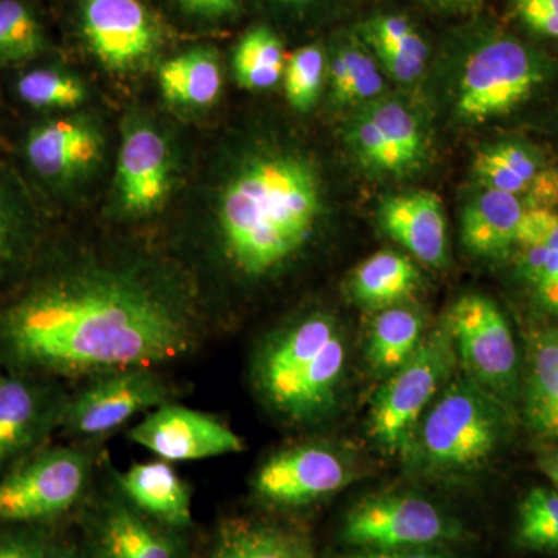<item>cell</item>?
<instances>
[{
  "mask_svg": "<svg viewBox=\"0 0 558 558\" xmlns=\"http://www.w3.org/2000/svg\"><path fill=\"white\" fill-rule=\"evenodd\" d=\"M207 323L199 278L171 256L49 244L0 296V371L65 385L161 369L202 347Z\"/></svg>",
  "mask_w": 558,
  "mask_h": 558,
  "instance_id": "6da1fadb",
  "label": "cell"
},
{
  "mask_svg": "<svg viewBox=\"0 0 558 558\" xmlns=\"http://www.w3.org/2000/svg\"><path fill=\"white\" fill-rule=\"evenodd\" d=\"M208 196L202 253L208 270L260 282L299 258L317 233L323 189L310 157L258 146L230 165Z\"/></svg>",
  "mask_w": 558,
  "mask_h": 558,
  "instance_id": "7a4b0ae2",
  "label": "cell"
},
{
  "mask_svg": "<svg viewBox=\"0 0 558 558\" xmlns=\"http://www.w3.org/2000/svg\"><path fill=\"white\" fill-rule=\"evenodd\" d=\"M347 339L328 312H311L260 341L250 377L266 409L295 427L328 418L339 405Z\"/></svg>",
  "mask_w": 558,
  "mask_h": 558,
  "instance_id": "3957f363",
  "label": "cell"
},
{
  "mask_svg": "<svg viewBox=\"0 0 558 558\" xmlns=\"http://www.w3.org/2000/svg\"><path fill=\"white\" fill-rule=\"evenodd\" d=\"M506 410L501 400L465 374L451 377L418 422L407 453L433 475L473 472L505 439Z\"/></svg>",
  "mask_w": 558,
  "mask_h": 558,
  "instance_id": "277c9868",
  "label": "cell"
},
{
  "mask_svg": "<svg viewBox=\"0 0 558 558\" xmlns=\"http://www.w3.org/2000/svg\"><path fill=\"white\" fill-rule=\"evenodd\" d=\"M553 73L543 51L501 31L480 33L459 75L457 110L469 123L508 116L527 101Z\"/></svg>",
  "mask_w": 558,
  "mask_h": 558,
  "instance_id": "5b68a950",
  "label": "cell"
},
{
  "mask_svg": "<svg viewBox=\"0 0 558 558\" xmlns=\"http://www.w3.org/2000/svg\"><path fill=\"white\" fill-rule=\"evenodd\" d=\"M94 475L90 451L47 444L0 475V526H50L83 505Z\"/></svg>",
  "mask_w": 558,
  "mask_h": 558,
  "instance_id": "8992f818",
  "label": "cell"
},
{
  "mask_svg": "<svg viewBox=\"0 0 558 558\" xmlns=\"http://www.w3.org/2000/svg\"><path fill=\"white\" fill-rule=\"evenodd\" d=\"M458 366L446 325L424 337L413 357L388 376L374 396L369 436L388 453H407L418 422Z\"/></svg>",
  "mask_w": 558,
  "mask_h": 558,
  "instance_id": "52a82bcc",
  "label": "cell"
},
{
  "mask_svg": "<svg viewBox=\"0 0 558 558\" xmlns=\"http://www.w3.org/2000/svg\"><path fill=\"white\" fill-rule=\"evenodd\" d=\"M464 535L462 524L438 505L402 494L362 499L341 526V539L365 550L439 548Z\"/></svg>",
  "mask_w": 558,
  "mask_h": 558,
  "instance_id": "ba28073f",
  "label": "cell"
},
{
  "mask_svg": "<svg viewBox=\"0 0 558 558\" xmlns=\"http://www.w3.org/2000/svg\"><path fill=\"white\" fill-rule=\"evenodd\" d=\"M174 402V388L160 369L113 371L80 384L69 392L61 432L78 440H97L138 414Z\"/></svg>",
  "mask_w": 558,
  "mask_h": 558,
  "instance_id": "9c48e42d",
  "label": "cell"
},
{
  "mask_svg": "<svg viewBox=\"0 0 558 558\" xmlns=\"http://www.w3.org/2000/svg\"><path fill=\"white\" fill-rule=\"evenodd\" d=\"M458 362L475 380L506 407L519 391V352L505 314L478 293L461 296L447 314Z\"/></svg>",
  "mask_w": 558,
  "mask_h": 558,
  "instance_id": "30bf717a",
  "label": "cell"
},
{
  "mask_svg": "<svg viewBox=\"0 0 558 558\" xmlns=\"http://www.w3.org/2000/svg\"><path fill=\"white\" fill-rule=\"evenodd\" d=\"M175 156L170 140L146 120L128 124L117 159L112 215L140 220L160 213L175 180Z\"/></svg>",
  "mask_w": 558,
  "mask_h": 558,
  "instance_id": "8fae6325",
  "label": "cell"
},
{
  "mask_svg": "<svg viewBox=\"0 0 558 558\" xmlns=\"http://www.w3.org/2000/svg\"><path fill=\"white\" fill-rule=\"evenodd\" d=\"M354 478L341 451L326 444H296L275 451L259 465L252 490L274 508L299 509L332 497Z\"/></svg>",
  "mask_w": 558,
  "mask_h": 558,
  "instance_id": "7c38bea8",
  "label": "cell"
},
{
  "mask_svg": "<svg viewBox=\"0 0 558 558\" xmlns=\"http://www.w3.org/2000/svg\"><path fill=\"white\" fill-rule=\"evenodd\" d=\"M69 392L61 381L0 373V475L50 444Z\"/></svg>",
  "mask_w": 558,
  "mask_h": 558,
  "instance_id": "4fadbf2b",
  "label": "cell"
},
{
  "mask_svg": "<svg viewBox=\"0 0 558 558\" xmlns=\"http://www.w3.org/2000/svg\"><path fill=\"white\" fill-rule=\"evenodd\" d=\"M81 25L95 57L120 75L145 68L163 43L159 21L140 0H81Z\"/></svg>",
  "mask_w": 558,
  "mask_h": 558,
  "instance_id": "5bb4252c",
  "label": "cell"
},
{
  "mask_svg": "<svg viewBox=\"0 0 558 558\" xmlns=\"http://www.w3.org/2000/svg\"><path fill=\"white\" fill-rule=\"evenodd\" d=\"M175 532L134 508L112 481L87 508L84 549L87 558H182Z\"/></svg>",
  "mask_w": 558,
  "mask_h": 558,
  "instance_id": "9a60e30c",
  "label": "cell"
},
{
  "mask_svg": "<svg viewBox=\"0 0 558 558\" xmlns=\"http://www.w3.org/2000/svg\"><path fill=\"white\" fill-rule=\"evenodd\" d=\"M128 438L161 461L190 462L245 450L244 439L226 422L199 410L170 402L149 411Z\"/></svg>",
  "mask_w": 558,
  "mask_h": 558,
  "instance_id": "2e32d148",
  "label": "cell"
},
{
  "mask_svg": "<svg viewBox=\"0 0 558 558\" xmlns=\"http://www.w3.org/2000/svg\"><path fill=\"white\" fill-rule=\"evenodd\" d=\"M24 156L44 185L62 190L97 170L105 157V137L98 124L87 117H58L28 132Z\"/></svg>",
  "mask_w": 558,
  "mask_h": 558,
  "instance_id": "e0dca14e",
  "label": "cell"
},
{
  "mask_svg": "<svg viewBox=\"0 0 558 558\" xmlns=\"http://www.w3.org/2000/svg\"><path fill=\"white\" fill-rule=\"evenodd\" d=\"M49 245L33 201L0 171V296L20 286Z\"/></svg>",
  "mask_w": 558,
  "mask_h": 558,
  "instance_id": "ac0fdd59",
  "label": "cell"
},
{
  "mask_svg": "<svg viewBox=\"0 0 558 558\" xmlns=\"http://www.w3.org/2000/svg\"><path fill=\"white\" fill-rule=\"evenodd\" d=\"M381 230L400 247L428 267L447 263V219L444 205L432 191H407L381 202Z\"/></svg>",
  "mask_w": 558,
  "mask_h": 558,
  "instance_id": "d6986e66",
  "label": "cell"
},
{
  "mask_svg": "<svg viewBox=\"0 0 558 558\" xmlns=\"http://www.w3.org/2000/svg\"><path fill=\"white\" fill-rule=\"evenodd\" d=\"M112 481L134 508L161 526L183 531L193 523L189 484L171 462L160 459L131 465L123 473L113 470Z\"/></svg>",
  "mask_w": 558,
  "mask_h": 558,
  "instance_id": "ffe728a7",
  "label": "cell"
},
{
  "mask_svg": "<svg viewBox=\"0 0 558 558\" xmlns=\"http://www.w3.org/2000/svg\"><path fill=\"white\" fill-rule=\"evenodd\" d=\"M523 211V201L515 194L481 186L462 209V242L481 258H506L517 247Z\"/></svg>",
  "mask_w": 558,
  "mask_h": 558,
  "instance_id": "44dd1931",
  "label": "cell"
},
{
  "mask_svg": "<svg viewBox=\"0 0 558 558\" xmlns=\"http://www.w3.org/2000/svg\"><path fill=\"white\" fill-rule=\"evenodd\" d=\"M355 35L368 47L380 69L400 84H413L427 69L428 44L402 14H376L359 25Z\"/></svg>",
  "mask_w": 558,
  "mask_h": 558,
  "instance_id": "7402d4cb",
  "label": "cell"
},
{
  "mask_svg": "<svg viewBox=\"0 0 558 558\" xmlns=\"http://www.w3.org/2000/svg\"><path fill=\"white\" fill-rule=\"evenodd\" d=\"M208 558H317L311 539L296 529L271 521L236 520L223 524Z\"/></svg>",
  "mask_w": 558,
  "mask_h": 558,
  "instance_id": "603a6c76",
  "label": "cell"
},
{
  "mask_svg": "<svg viewBox=\"0 0 558 558\" xmlns=\"http://www.w3.org/2000/svg\"><path fill=\"white\" fill-rule=\"evenodd\" d=\"M330 98L337 105L365 106L384 97L379 62L355 33H343L328 54Z\"/></svg>",
  "mask_w": 558,
  "mask_h": 558,
  "instance_id": "cb8c5ba5",
  "label": "cell"
},
{
  "mask_svg": "<svg viewBox=\"0 0 558 558\" xmlns=\"http://www.w3.org/2000/svg\"><path fill=\"white\" fill-rule=\"evenodd\" d=\"M524 414L532 432L558 439V330L534 333L529 348Z\"/></svg>",
  "mask_w": 558,
  "mask_h": 558,
  "instance_id": "d4e9b609",
  "label": "cell"
},
{
  "mask_svg": "<svg viewBox=\"0 0 558 558\" xmlns=\"http://www.w3.org/2000/svg\"><path fill=\"white\" fill-rule=\"evenodd\" d=\"M418 270L405 255L384 250L369 256L352 271L349 293L360 306L388 310L416 292Z\"/></svg>",
  "mask_w": 558,
  "mask_h": 558,
  "instance_id": "484cf974",
  "label": "cell"
},
{
  "mask_svg": "<svg viewBox=\"0 0 558 558\" xmlns=\"http://www.w3.org/2000/svg\"><path fill=\"white\" fill-rule=\"evenodd\" d=\"M159 81L161 94L172 105L208 108L218 100L223 86L218 53L207 47L180 53L161 64Z\"/></svg>",
  "mask_w": 558,
  "mask_h": 558,
  "instance_id": "4316f807",
  "label": "cell"
},
{
  "mask_svg": "<svg viewBox=\"0 0 558 558\" xmlns=\"http://www.w3.org/2000/svg\"><path fill=\"white\" fill-rule=\"evenodd\" d=\"M424 318L410 306L388 307L374 318L366 343V360L380 376H391L405 365L424 340Z\"/></svg>",
  "mask_w": 558,
  "mask_h": 558,
  "instance_id": "83f0119b",
  "label": "cell"
},
{
  "mask_svg": "<svg viewBox=\"0 0 558 558\" xmlns=\"http://www.w3.org/2000/svg\"><path fill=\"white\" fill-rule=\"evenodd\" d=\"M379 128L381 137L400 168V174H410L422 167L428 154V138L417 113L409 106L391 98L362 106Z\"/></svg>",
  "mask_w": 558,
  "mask_h": 558,
  "instance_id": "f1b7e54d",
  "label": "cell"
},
{
  "mask_svg": "<svg viewBox=\"0 0 558 558\" xmlns=\"http://www.w3.org/2000/svg\"><path fill=\"white\" fill-rule=\"evenodd\" d=\"M284 46L277 33L266 25L250 28L233 54V73L247 90H266L277 86L286 69Z\"/></svg>",
  "mask_w": 558,
  "mask_h": 558,
  "instance_id": "f546056e",
  "label": "cell"
},
{
  "mask_svg": "<svg viewBox=\"0 0 558 558\" xmlns=\"http://www.w3.org/2000/svg\"><path fill=\"white\" fill-rule=\"evenodd\" d=\"M513 538L521 549L558 556V490L535 487L524 495Z\"/></svg>",
  "mask_w": 558,
  "mask_h": 558,
  "instance_id": "4dcf8cb0",
  "label": "cell"
},
{
  "mask_svg": "<svg viewBox=\"0 0 558 558\" xmlns=\"http://www.w3.org/2000/svg\"><path fill=\"white\" fill-rule=\"evenodd\" d=\"M17 97L39 110L76 109L86 100L83 81L60 69L28 70L16 83Z\"/></svg>",
  "mask_w": 558,
  "mask_h": 558,
  "instance_id": "1f68e13d",
  "label": "cell"
},
{
  "mask_svg": "<svg viewBox=\"0 0 558 558\" xmlns=\"http://www.w3.org/2000/svg\"><path fill=\"white\" fill-rule=\"evenodd\" d=\"M46 49V36L21 0H0V62H22Z\"/></svg>",
  "mask_w": 558,
  "mask_h": 558,
  "instance_id": "d6a6232c",
  "label": "cell"
},
{
  "mask_svg": "<svg viewBox=\"0 0 558 558\" xmlns=\"http://www.w3.org/2000/svg\"><path fill=\"white\" fill-rule=\"evenodd\" d=\"M328 78V54L318 44L301 47L286 61L284 92L289 105L299 112L314 108Z\"/></svg>",
  "mask_w": 558,
  "mask_h": 558,
  "instance_id": "836d02e7",
  "label": "cell"
},
{
  "mask_svg": "<svg viewBox=\"0 0 558 558\" xmlns=\"http://www.w3.org/2000/svg\"><path fill=\"white\" fill-rule=\"evenodd\" d=\"M519 274L538 306L558 319V250L548 245L520 248Z\"/></svg>",
  "mask_w": 558,
  "mask_h": 558,
  "instance_id": "e575fe53",
  "label": "cell"
},
{
  "mask_svg": "<svg viewBox=\"0 0 558 558\" xmlns=\"http://www.w3.org/2000/svg\"><path fill=\"white\" fill-rule=\"evenodd\" d=\"M348 145L363 167L374 172L399 178L400 168L387 143L381 137L379 128L369 119L365 110H360L349 121Z\"/></svg>",
  "mask_w": 558,
  "mask_h": 558,
  "instance_id": "d590c367",
  "label": "cell"
},
{
  "mask_svg": "<svg viewBox=\"0 0 558 558\" xmlns=\"http://www.w3.org/2000/svg\"><path fill=\"white\" fill-rule=\"evenodd\" d=\"M53 535L43 524L0 526V558H46Z\"/></svg>",
  "mask_w": 558,
  "mask_h": 558,
  "instance_id": "8d00e7d4",
  "label": "cell"
},
{
  "mask_svg": "<svg viewBox=\"0 0 558 558\" xmlns=\"http://www.w3.org/2000/svg\"><path fill=\"white\" fill-rule=\"evenodd\" d=\"M473 174L480 180L481 186L502 191V193L515 194L523 197L529 186L519 175L513 174L498 159L492 156L487 148L481 149L473 160Z\"/></svg>",
  "mask_w": 558,
  "mask_h": 558,
  "instance_id": "74e56055",
  "label": "cell"
},
{
  "mask_svg": "<svg viewBox=\"0 0 558 558\" xmlns=\"http://www.w3.org/2000/svg\"><path fill=\"white\" fill-rule=\"evenodd\" d=\"M558 227L557 209H524L521 216L517 247L545 245Z\"/></svg>",
  "mask_w": 558,
  "mask_h": 558,
  "instance_id": "f35d334b",
  "label": "cell"
},
{
  "mask_svg": "<svg viewBox=\"0 0 558 558\" xmlns=\"http://www.w3.org/2000/svg\"><path fill=\"white\" fill-rule=\"evenodd\" d=\"M487 149L490 150L495 159L501 161L513 174L519 175L523 182H526L527 186L542 171V163H539L534 150L524 148L520 143H497V145L487 146Z\"/></svg>",
  "mask_w": 558,
  "mask_h": 558,
  "instance_id": "ab89813d",
  "label": "cell"
},
{
  "mask_svg": "<svg viewBox=\"0 0 558 558\" xmlns=\"http://www.w3.org/2000/svg\"><path fill=\"white\" fill-rule=\"evenodd\" d=\"M523 197L524 209H557L558 171H539Z\"/></svg>",
  "mask_w": 558,
  "mask_h": 558,
  "instance_id": "60d3db41",
  "label": "cell"
},
{
  "mask_svg": "<svg viewBox=\"0 0 558 558\" xmlns=\"http://www.w3.org/2000/svg\"><path fill=\"white\" fill-rule=\"evenodd\" d=\"M180 9L201 20L220 21L236 16L241 0H178Z\"/></svg>",
  "mask_w": 558,
  "mask_h": 558,
  "instance_id": "b9f144b4",
  "label": "cell"
},
{
  "mask_svg": "<svg viewBox=\"0 0 558 558\" xmlns=\"http://www.w3.org/2000/svg\"><path fill=\"white\" fill-rule=\"evenodd\" d=\"M333 558H457L449 550V546H439V548H417V549H395V550H365L355 549L354 553L344 554V556Z\"/></svg>",
  "mask_w": 558,
  "mask_h": 558,
  "instance_id": "7bdbcfd3",
  "label": "cell"
},
{
  "mask_svg": "<svg viewBox=\"0 0 558 558\" xmlns=\"http://www.w3.org/2000/svg\"><path fill=\"white\" fill-rule=\"evenodd\" d=\"M46 558H87L84 546L76 545L70 539L58 538L53 535Z\"/></svg>",
  "mask_w": 558,
  "mask_h": 558,
  "instance_id": "ee69618b",
  "label": "cell"
},
{
  "mask_svg": "<svg viewBox=\"0 0 558 558\" xmlns=\"http://www.w3.org/2000/svg\"><path fill=\"white\" fill-rule=\"evenodd\" d=\"M510 10L537 11L558 16V0H510Z\"/></svg>",
  "mask_w": 558,
  "mask_h": 558,
  "instance_id": "f6af8a7d",
  "label": "cell"
},
{
  "mask_svg": "<svg viewBox=\"0 0 558 558\" xmlns=\"http://www.w3.org/2000/svg\"><path fill=\"white\" fill-rule=\"evenodd\" d=\"M442 10L457 11V13H470L478 9L481 0H440Z\"/></svg>",
  "mask_w": 558,
  "mask_h": 558,
  "instance_id": "bcb514c9",
  "label": "cell"
},
{
  "mask_svg": "<svg viewBox=\"0 0 558 558\" xmlns=\"http://www.w3.org/2000/svg\"><path fill=\"white\" fill-rule=\"evenodd\" d=\"M543 473L558 487V453L546 454L539 459Z\"/></svg>",
  "mask_w": 558,
  "mask_h": 558,
  "instance_id": "7dc6e473",
  "label": "cell"
},
{
  "mask_svg": "<svg viewBox=\"0 0 558 558\" xmlns=\"http://www.w3.org/2000/svg\"><path fill=\"white\" fill-rule=\"evenodd\" d=\"M279 2L286 3V5H307V3L314 2V0H279Z\"/></svg>",
  "mask_w": 558,
  "mask_h": 558,
  "instance_id": "c3c4849f",
  "label": "cell"
},
{
  "mask_svg": "<svg viewBox=\"0 0 558 558\" xmlns=\"http://www.w3.org/2000/svg\"><path fill=\"white\" fill-rule=\"evenodd\" d=\"M0 373H2V371H0Z\"/></svg>",
  "mask_w": 558,
  "mask_h": 558,
  "instance_id": "681fc988",
  "label": "cell"
}]
</instances>
